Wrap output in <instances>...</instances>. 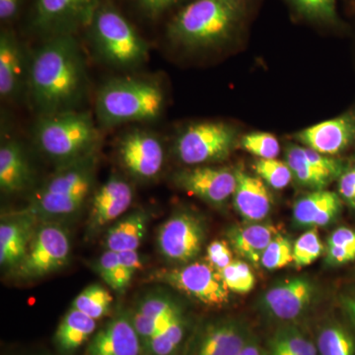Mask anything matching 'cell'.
Returning a JSON list of instances; mask_svg holds the SVG:
<instances>
[{
  "label": "cell",
  "mask_w": 355,
  "mask_h": 355,
  "mask_svg": "<svg viewBox=\"0 0 355 355\" xmlns=\"http://www.w3.org/2000/svg\"><path fill=\"white\" fill-rule=\"evenodd\" d=\"M102 0H34L32 26L44 37L74 34L89 27Z\"/></svg>",
  "instance_id": "obj_10"
},
{
  "label": "cell",
  "mask_w": 355,
  "mask_h": 355,
  "mask_svg": "<svg viewBox=\"0 0 355 355\" xmlns=\"http://www.w3.org/2000/svg\"><path fill=\"white\" fill-rule=\"evenodd\" d=\"M186 323L180 312L171 323L147 342V347L154 355H172L183 342Z\"/></svg>",
  "instance_id": "obj_32"
},
{
  "label": "cell",
  "mask_w": 355,
  "mask_h": 355,
  "mask_svg": "<svg viewBox=\"0 0 355 355\" xmlns=\"http://www.w3.org/2000/svg\"><path fill=\"white\" fill-rule=\"evenodd\" d=\"M96 330V320L72 307L62 318L55 331V342L65 352L83 345Z\"/></svg>",
  "instance_id": "obj_26"
},
{
  "label": "cell",
  "mask_w": 355,
  "mask_h": 355,
  "mask_svg": "<svg viewBox=\"0 0 355 355\" xmlns=\"http://www.w3.org/2000/svg\"><path fill=\"white\" fill-rule=\"evenodd\" d=\"M23 0H0V20L10 22L17 17Z\"/></svg>",
  "instance_id": "obj_43"
},
{
  "label": "cell",
  "mask_w": 355,
  "mask_h": 355,
  "mask_svg": "<svg viewBox=\"0 0 355 355\" xmlns=\"http://www.w3.org/2000/svg\"><path fill=\"white\" fill-rule=\"evenodd\" d=\"M132 200V184L119 175H112L93 196L90 228L100 229L116 220L130 209Z\"/></svg>",
  "instance_id": "obj_17"
},
{
  "label": "cell",
  "mask_w": 355,
  "mask_h": 355,
  "mask_svg": "<svg viewBox=\"0 0 355 355\" xmlns=\"http://www.w3.org/2000/svg\"><path fill=\"white\" fill-rule=\"evenodd\" d=\"M238 355H265L261 345L257 342L256 338L252 336L249 342L245 345L244 349L241 350Z\"/></svg>",
  "instance_id": "obj_45"
},
{
  "label": "cell",
  "mask_w": 355,
  "mask_h": 355,
  "mask_svg": "<svg viewBox=\"0 0 355 355\" xmlns=\"http://www.w3.org/2000/svg\"><path fill=\"white\" fill-rule=\"evenodd\" d=\"M70 256V240L64 228L44 224L35 229L24 258L16 266L21 279L46 277L64 268Z\"/></svg>",
  "instance_id": "obj_8"
},
{
  "label": "cell",
  "mask_w": 355,
  "mask_h": 355,
  "mask_svg": "<svg viewBox=\"0 0 355 355\" xmlns=\"http://www.w3.org/2000/svg\"><path fill=\"white\" fill-rule=\"evenodd\" d=\"M97 270L105 284L118 292L125 291L133 277L121 263L118 253L109 250L100 257Z\"/></svg>",
  "instance_id": "obj_33"
},
{
  "label": "cell",
  "mask_w": 355,
  "mask_h": 355,
  "mask_svg": "<svg viewBox=\"0 0 355 355\" xmlns=\"http://www.w3.org/2000/svg\"><path fill=\"white\" fill-rule=\"evenodd\" d=\"M87 84L85 60L74 34L46 37L30 57L26 93L38 116L77 110Z\"/></svg>",
  "instance_id": "obj_1"
},
{
  "label": "cell",
  "mask_w": 355,
  "mask_h": 355,
  "mask_svg": "<svg viewBox=\"0 0 355 355\" xmlns=\"http://www.w3.org/2000/svg\"><path fill=\"white\" fill-rule=\"evenodd\" d=\"M116 155L121 167L139 181L155 180L165 164L162 140L144 128H133L123 132L116 142Z\"/></svg>",
  "instance_id": "obj_9"
},
{
  "label": "cell",
  "mask_w": 355,
  "mask_h": 355,
  "mask_svg": "<svg viewBox=\"0 0 355 355\" xmlns=\"http://www.w3.org/2000/svg\"><path fill=\"white\" fill-rule=\"evenodd\" d=\"M342 209V200L334 191H313L294 203L293 221L298 227H324L331 223Z\"/></svg>",
  "instance_id": "obj_22"
},
{
  "label": "cell",
  "mask_w": 355,
  "mask_h": 355,
  "mask_svg": "<svg viewBox=\"0 0 355 355\" xmlns=\"http://www.w3.org/2000/svg\"><path fill=\"white\" fill-rule=\"evenodd\" d=\"M270 350L286 355H318L316 343L296 327H280L270 340Z\"/></svg>",
  "instance_id": "obj_29"
},
{
  "label": "cell",
  "mask_w": 355,
  "mask_h": 355,
  "mask_svg": "<svg viewBox=\"0 0 355 355\" xmlns=\"http://www.w3.org/2000/svg\"><path fill=\"white\" fill-rule=\"evenodd\" d=\"M343 306H345V311H347L350 319L352 320V322H354L355 324V294L345 296L343 299Z\"/></svg>",
  "instance_id": "obj_46"
},
{
  "label": "cell",
  "mask_w": 355,
  "mask_h": 355,
  "mask_svg": "<svg viewBox=\"0 0 355 355\" xmlns=\"http://www.w3.org/2000/svg\"><path fill=\"white\" fill-rule=\"evenodd\" d=\"M327 261L340 266L355 260V231L347 227L336 229L327 241Z\"/></svg>",
  "instance_id": "obj_31"
},
{
  "label": "cell",
  "mask_w": 355,
  "mask_h": 355,
  "mask_svg": "<svg viewBox=\"0 0 355 355\" xmlns=\"http://www.w3.org/2000/svg\"><path fill=\"white\" fill-rule=\"evenodd\" d=\"M228 291L237 294H247L256 286V277L246 261H233L218 272Z\"/></svg>",
  "instance_id": "obj_35"
},
{
  "label": "cell",
  "mask_w": 355,
  "mask_h": 355,
  "mask_svg": "<svg viewBox=\"0 0 355 355\" xmlns=\"http://www.w3.org/2000/svg\"><path fill=\"white\" fill-rule=\"evenodd\" d=\"M316 294L307 277H293L275 284L261 295L260 309L266 316L282 322L298 319L309 309Z\"/></svg>",
  "instance_id": "obj_14"
},
{
  "label": "cell",
  "mask_w": 355,
  "mask_h": 355,
  "mask_svg": "<svg viewBox=\"0 0 355 355\" xmlns=\"http://www.w3.org/2000/svg\"><path fill=\"white\" fill-rule=\"evenodd\" d=\"M338 191H340V198L350 207L355 209V169L343 173L340 176Z\"/></svg>",
  "instance_id": "obj_41"
},
{
  "label": "cell",
  "mask_w": 355,
  "mask_h": 355,
  "mask_svg": "<svg viewBox=\"0 0 355 355\" xmlns=\"http://www.w3.org/2000/svg\"><path fill=\"white\" fill-rule=\"evenodd\" d=\"M324 246L317 228L306 231L293 244V263L298 268L314 263L323 253Z\"/></svg>",
  "instance_id": "obj_38"
},
{
  "label": "cell",
  "mask_w": 355,
  "mask_h": 355,
  "mask_svg": "<svg viewBox=\"0 0 355 355\" xmlns=\"http://www.w3.org/2000/svg\"><path fill=\"white\" fill-rule=\"evenodd\" d=\"M149 218L146 211L137 209L123 217L107 233L105 245L109 251H137L147 232Z\"/></svg>",
  "instance_id": "obj_25"
},
{
  "label": "cell",
  "mask_w": 355,
  "mask_h": 355,
  "mask_svg": "<svg viewBox=\"0 0 355 355\" xmlns=\"http://www.w3.org/2000/svg\"><path fill=\"white\" fill-rule=\"evenodd\" d=\"M173 183L210 205L220 207L233 197L236 175L228 168L195 166L175 173Z\"/></svg>",
  "instance_id": "obj_13"
},
{
  "label": "cell",
  "mask_w": 355,
  "mask_h": 355,
  "mask_svg": "<svg viewBox=\"0 0 355 355\" xmlns=\"http://www.w3.org/2000/svg\"><path fill=\"white\" fill-rule=\"evenodd\" d=\"M207 261L217 272L225 268L233 261L232 250L225 241L216 240L207 248Z\"/></svg>",
  "instance_id": "obj_40"
},
{
  "label": "cell",
  "mask_w": 355,
  "mask_h": 355,
  "mask_svg": "<svg viewBox=\"0 0 355 355\" xmlns=\"http://www.w3.org/2000/svg\"><path fill=\"white\" fill-rule=\"evenodd\" d=\"M137 1L147 15L155 18L176 6L181 0H137Z\"/></svg>",
  "instance_id": "obj_42"
},
{
  "label": "cell",
  "mask_w": 355,
  "mask_h": 355,
  "mask_svg": "<svg viewBox=\"0 0 355 355\" xmlns=\"http://www.w3.org/2000/svg\"><path fill=\"white\" fill-rule=\"evenodd\" d=\"M32 169L24 146L12 137L2 139L0 146V189L13 195L26 190L32 182Z\"/></svg>",
  "instance_id": "obj_21"
},
{
  "label": "cell",
  "mask_w": 355,
  "mask_h": 355,
  "mask_svg": "<svg viewBox=\"0 0 355 355\" xmlns=\"http://www.w3.org/2000/svg\"><path fill=\"white\" fill-rule=\"evenodd\" d=\"M293 263V244L286 236L277 234L266 247L261 266L266 270H277Z\"/></svg>",
  "instance_id": "obj_37"
},
{
  "label": "cell",
  "mask_w": 355,
  "mask_h": 355,
  "mask_svg": "<svg viewBox=\"0 0 355 355\" xmlns=\"http://www.w3.org/2000/svg\"><path fill=\"white\" fill-rule=\"evenodd\" d=\"M286 162L298 184L313 191L324 190L331 180L311 164L306 157L304 146L289 144L286 150Z\"/></svg>",
  "instance_id": "obj_27"
},
{
  "label": "cell",
  "mask_w": 355,
  "mask_h": 355,
  "mask_svg": "<svg viewBox=\"0 0 355 355\" xmlns=\"http://www.w3.org/2000/svg\"><path fill=\"white\" fill-rule=\"evenodd\" d=\"M97 155L90 154L67 164L33 193L27 209L21 214L33 218H60L76 214L86 202L95 179Z\"/></svg>",
  "instance_id": "obj_4"
},
{
  "label": "cell",
  "mask_w": 355,
  "mask_h": 355,
  "mask_svg": "<svg viewBox=\"0 0 355 355\" xmlns=\"http://www.w3.org/2000/svg\"><path fill=\"white\" fill-rule=\"evenodd\" d=\"M234 127L222 121H200L184 128L173 146L183 164L202 166L226 160L237 144Z\"/></svg>",
  "instance_id": "obj_7"
},
{
  "label": "cell",
  "mask_w": 355,
  "mask_h": 355,
  "mask_svg": "<svg viewBox=\"0 0 355 355\" xmlns=\"http://www.w3.org/2000/svg\"><path fill=\"white\" fill-rule=\"evenodd\" d=\"M318 355H355V340L342 324L327 323L316 338Z\"/></svg>",
  "instance_id": "obj_28"
},
{
  "label": "cell",
  "mask_w": 355,
  "mask_h": 355,
  "mask_svg": "<svg viewBox=\"0 0 355 355\" xmlns=\"http://www.w3.org/2000/svg\"><path fill=\"white\" fill-rule=\"evenodd\" d=\"M113 297L104 286L92 284L83 289L74 299L72 307L94 320L106 316L111 309Z\"/></svg>",
  "instance_id": "obj_30"
},
{
  "label": "cell",
  "mask_w": 355,
  "mask_h": 355,
  "mask_svg": "<svg viewBox=\"0 0 355 355\" xmlns=\"http://www.w3.org/2000/svg\"><path fill=\"white\" fill-rule=\"evenodd\" d=\"M270 355H286L282 354V352H275V350H270Z\"/></svg>",
  "instance_id": "obj_47"
},
{
  "label": "cell",
  "mask_w": 355,
  "mask_h": 355,
  "mask_svg": "<svg viewBox=\"0 0 355 355\" xmlns=\"http://www.w3.org/2000/svg\"><path fill=\"white\" fill-rule=\"evenodd\" d=\"M140 338L125 315L112 320L89 343L87 355H139Z\"/></svg>",
  "instance_id": "obj_20"
},
{
  "label": "cell",
  "mask_w": 355,
  "mask_h": 355,
  "mask_svg": "<svg viewBox=\"0 0 355 355\" xmlns=\"http://www.w3.org/2000/svg\"><path fill=\"white\" fill-rule=\"evenodd\" d=\"M119 259L128 272L135 277V272L142 268V260L137 251H128L118 253Z\"/></svg>",
  "instance_id": "obj_44"
},
{
  "label": "cell",
  "mask_w": 355,
  "mask_h": 355,
  "mask_svg": "<svg viewBox=\"0 0 355 355\" xmlns=\"http://www.w3.org/2000/svg\"><path fill=\"white\" fill-rule=\"evenodd\" d=\"M251 338L249 328L241 320H218L203 331L196 355H238Z\"/></svg>",
  "instance_id": "obj_18"
},
{
  "label": "cell",
  "mask_w": 355,
  "mask_h": 355,
  "mask_svg": "<svg viewBox=\"0 0 355 355\" xmlns=\"http://www.w3.org/2000/svg\"><path fill=\"white\" fill-rule=\"evenodd\" d=\"M3 220L0 225V263L4 268H15L24 258L35 229V218L27 214Z\"/></svg>",
  "instance_id": "obj_23"
},
{
  "label": "cell",
  "mask_w": 355,
  "mask_h": 355,
  "mask_svg": "<svg viewBox=\"0 0 355 355\" xmlns=\"http://www.w3.org/2000/svg\"><path fill=\"white\" fill-rule=\"evenodd\" d=\"M241 146L260 159H277L280 153L279 140L270 132H251L244 135Z\"/></svg>",
  "instance_id": "obj_39"
},
{
  "label": "cell",
  "mask_w": 355,
  "mask_h": 355,
  "mask_svg": "<svg viewBox=\"0 0 355 355\" xmlns=\"http://www.w3.org/2000/svg\"><path fill=\"white\" fill-rule=\"evenodd\" d=\"M205 241L202 219L190 211L176 212L158 230L159 252L173 263H187L197 258Z\"/></svg>",
  "instance_id": "obj_12"
},
{
  "label": "cell",
  "mask_w": 355,
  "mask_h": 355,
  "mask_svg": "<svg viewBox=\"0 0 355 355\" xmlns=\"http://www.w3.org/2000/svg\"><path fill=\"white\" fill-rule=\"evenodd\" d=\"M164 89L158 81L140 76L106 81L95 99V114L103 128L158 120L164 111Z\"/></svg>",
  "instance_id": "obj_3"
},
{
  "label": "cell",
  "mask_w": 355,
  "mask_h": 355,
  "mask_svg": "<svg viewBox=\"0 0 355 355\" xmlns=\"http://www.w3.org/2000/svg\"><path fill=\"white\" fill-rule=\"evenodd\" d=\"M236 188L233 202L236 211L244 220L260 222L272 209V196L261 178L252 176L244 170H235Z\"/></svg>",
  "instance_id": "obj_19"
},
{
  "label": "cell",
  "mask_w": 355,
  "mask_h": 355,
  "mask_svg": "<svg viewBox=\"0 0 355 355\" xmlns=\"http://www.w3.org/2000/svg\"><path fill=\"white\" fill-rule=\"evenodd\" d=\"M305 19L322 24L338 23L336 0H287Z\"/></svg>",
  "instance_id": "obj_34"
},
{
  "label": "cell",
  "mask_w": 355,
  "mask_h": 355,
  "mask_svg": "<svg viewBox=\"0 0 355 355\" xmlns=\"http://www.w3.org/2000/svg\"><path fill=\"white\" fill-rule=\"evenodd\" d=\"M33 137L40 151L60 166L95 153L100 144L92 114L78 110L38 116Z\"/></svg>",
  "instance_id": "obj_5"
},
{
  "label": "cell",
  "mask_w": 355,
  "mask_h": 355,
  "mask_svg": "<svg viewBox=\"0 0 355 355\" xmlns=\"http://www.w3.org/2000/svg\"><path fill=\"white\" fill-rule=\"evenodd\" d=\"M296 140L324 155L342 153L355 141V113L349 112L304 128L296 133Z\"/></svg>",
  "instance_id": "obj_16"
},
{
  "label": "cell",
  "mask_w": 355,
  "mask_h": 355,
  "mask_svg": "<svg viewBox=\"0 0 355 355\" xmlns=\"http://www.w3.org/2000/svg\"><path fill=\"white\" fill-rule=\"evenodd\" d=\"M256 174L275 190H284L293 179L286 162L277 159H259L254 163Z\"/></svg>",
  "instance_id": "obj_36"
},
{
  "label": "cell",
  "mask_w": 355,
  "mask_h": 355,
  "mask_svg": "<svg viewBox=\"0 0 355 355\" xmlns=\"http://www.w3.org/2000/svg\"><path fill=\"white\" fill-rule=\"evenodd\" d=\"M88 28L96 53L105 64L133 69L148 60V44L111 4L103 2Z\"/></svg>",
  "instance_id": "obj_6"
},
{
  "label": "cell",
  "mask_w": 355,
  "mask_h": 355,
  "mask_svg": "<svg viewBox=\"0 0 355 355\" xmlns=\"http://www.w3.org/2000/svg\"><path fill=\"white\" fill-rule=\"evenodd\" d=\"M151 279L212 307L227 304L230 297V291L220 275L209 263H191L181 268L159 270L151 275Z\"/></svg>",
  "instance_id": "obj_11"
},
{
  "label": "cell",
  "mask_w": 355,
  "mask_h": 355,
  "mask_svg": "<svg viewBox=\"0 0 355 355\" xmlns=\"http://www.w3.org/2000/svg\"><path fill=\"white\" fill-rule=\"evenodd\" d=\"M253 0H193L173 17L168 39L188 50L216 48L242 29Z\"/></svg>",
  "instance_id": "obj_2"
},
{
  "label": "cell",
  "mask_w": 355,
  "mask_h": 355,
  "mask_svg": "<svg viewBox=\"0 0 355 355\" xmlns=\"http://www.w3.org/2000/svg\"><path fill=\"white\" fill-rule=\"evenodd\" d=\"M275 228L268 224L249 222L229 231V240L233 249L252 265H261L263 252L277 235Z\"/></svg>",
  "instance_id": "obj_24"
},
{
  "label": "cell",
  "mask_w": 355,
  "mask_h": 355,
  "mask_svg": "<svg viewBox=\"0 0 355 355\" xmlns=\"http://www.w3.org/2000/svg\"><path fill=\"white\" fill-rule=\"evenodd\" d=\"M30 58L10 30L0 34V97L13 102L27 92Z\"/></svg>",
  "instance_id": "obj_15"
}]
</instances>
